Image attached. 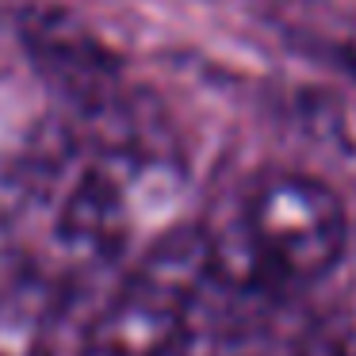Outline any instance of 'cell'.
<instances>
[{
  "label": "cell",
  "mask_w": 356,
  "mask_h": 356,
  "mask_svg": "<svg viewBox=\"0 0 356 356\" xmlns=\"http://www.w3.org/2000/svg\"><path fill=\"white\" fill-rule=\"evenodd\" d=\"M211 287L215 238L203 226H172L104 299L81 356H172Z\"/></svg>",
  "instance_id": "cell-2"
},
{
  "label": "cell",
  "mask_w": 356,
  "mask_h": 356,
  "mask_svg": "<svg viewBox=\"0 0 356 356\" xmlns=\"http://www.w3.org/2000/svg\"><path fill=\"white\" fill-rule=\"evenodd\" d=\"M65 295L42 272L24 268L0 287V356H54Z\"/></svg>",
  "instance_id": "cell-3"
},
{
  "label": "cell",
  "mask_w": 356,
  "mask_h": 356,
  "mask_svg": "<svg viewBox=\"0 0 356 356\" xmlns=\"http://www.w3.org/2000/svg\"><path fill=\"white\" fill-rule=\"evenodd\" d=\"M295 330L272 318H253V325L226 333L222 348L215 356H299L295 353Z\"/></svg>",
  "instance_id": "cell-4"
},
{
  "label": "cell",
  "mask_w": 356,
  "mask_h": 356,
  "mask_svg": "<svg viewBox=\"0 0 356 356\" xmlns=\"http://www.w3.org/2000/svg\"><path fill=\"white\" fill-rule=\"evenodd\" d=\"M345 241L348 218L337 192L314 177L276 172L253 188L238 230L215 238V284L245 295L295 291L333 272Z\"/></svg>",
  "instance_id": "cell-1"
},
{
  "label": "cell",
  "mask_w": 356,
  "mask_h": 356,
  "mask_svg": "<svg viewBox=\"0 0 356 356\" xmlns=\"http://www.w3.org/2000/svg\"><path fill=\"white\" fill-rule=\"evenodd\" d=\"M333 356H356V322H353V330H348L345 337L337 341V348H333Z\"/></svg>",
  "instance_id": "cell-5"
}]
</instances>
